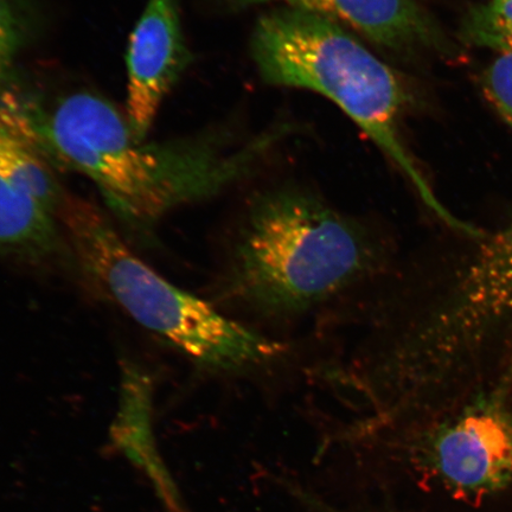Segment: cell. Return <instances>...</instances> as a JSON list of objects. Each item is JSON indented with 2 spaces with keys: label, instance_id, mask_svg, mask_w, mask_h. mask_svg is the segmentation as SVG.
Masks as SVG:
<instances>
[{
  "label": "cell",
  "instance_id": "obj_1",
  "mask_svg": "<svg viewBox=\"0 0 512 512\" xmlns=\"http://www.w3.org/2000/svg\"><path fill=\"white\" fill-rule=\"evenodd\" d=\"M19 128L51 164L79 172L98 187L119 219L137 232L172 209L209 200L261 169L297 133L283 121L249 139L228 128L168 143H146L126 115L102 96L75 92L44 110L15 95Z\"/></svg>",
  "mask_w": 512,
  "mask_h": 512
},
{
  "label": "cell",
  "instance_id": "obj_2",
  "mask_svg": "<svg viewBox=\"0 0 512 512\" xmlns=\"http://www.w3.org/2000/svg\"><path fill=\"white\" fill-rule=\"evenodd\" d=\"M387 247L312 191L266 190L248 203L230 239L220 296L256 318H297L379 273Z\"/></svg>",
  "mask_w": 512,
  "mask_h": 512
},
{
  "label": "cell",
  "instance_id": "obj_3",
  "mask_svg": "<svg viewBox=\"0 0 512 512\" xmlns=\"http://www.w3.org/2000/svg\"><path fill=\"white\" fill-rule=\"evenodd\" d=\"M252 57L268 85L324 96L361 127L440 219L470 236L479 230L448 213L434 196L401 136L413 96L398 70L342 25L304 10L281 8L256 23Z\"/></svg>",
  "mask_w": 512,
  "mask_h": 512
},
{
  "label": "cell",
  "instance_id": "obj_4",
  "mask_svg": "<svg viewBox=\"0 0 512 512\" xmlns=\"http://www.w3.org/2000/svg\"><path fill=\"white\" fill-rule=\"evenodd\" d=\"M60 222L87 277L134 322L201 368L238 373L266 366L285 351L145 264L92 203L68 195Z\"/></svg>",
  "mask_w": 512,
  "mask_h": 512
},
{
  "label": "cell",
  "instance_id": "obj_5",
  "mask_svg": "<svg viewBox=\"0 0 512 512\" xmlns=\"http://www.w3.org/2000/svg\"><path fill=\"white\" fill-rule=\"evenodd\" d=\"M347 437L384 459L430 467L464 497H483L512 482V413L502 399L480 400L457 418L420 433L369 416Z\"/></svg>",
  "mask_w": 512,
  "mask_h": 512
},
{
  "label": "cell",
  "instance_id": "obj_6",
  "mask_svg": "<svg viewBox=\"0 0 512 512\" xmlns=\"http://www.w3.org/2000/svg\"><path fill=\"white\" fill-rule=\"evenodd\" d=\"M178 0H147L126 56V119L146 139L166 96L189 67Z\"/></svg>",
  "mask_w": 512,
  "mask_h": 512
},
{
  "label": "cell",
  "instance_id": "obj_7",
  "mask_svg": "<svg viewBox=\"0 0 512 512\" xmlns=\"http://www.w3.org/2000/svg\"><path fill=\"white\" fill-rule=\"evenodd\" d=\"M272 2L328 18L401 57L450 49L438 24L414 0H229L238 10Z\"/></svg>",
  "mask_w": 512,
  "mask_h": 512
},
{
  "label": "cell",
  "instance_id": "obj_8",
  "mask_svg": "<svg viewBox=\"0 0 512 512\" xmlns=\"http://www.w3.org/2000/svg\"><path fill=\"white\" fill-rule=\"evenodd\" d=\"M121 389L111 435L113 447L150 480L166 512H188L153 438L150 380L139 369L126 368Z\"/></svg>",
  "mask_w": 512,
  "mask_h": 512
},
{
  "label": "cell",
  "instance_id": "obj_9",
  "mask_svg": "<svg viewBox=\"0 0 512 512\" xmlns=\"http://www.w3.org/2000/svg\"><path fill=\"white\" fill-rule=\"evenodd\" d=\"M59 217L0 175V253L42 264L67 242Z\"/></svg>",
  "mask_w": 512,
  "mask_h": 512
},
{
  "label": "cell",
  "instance_id": "obj_10",
  "mask_svg": "<svg viewBox=\"0 0 512 512\" xmlns=\"http://www.w3.org/2000/svg\"><path fill=\"white\" fill-rule=\"evenodd\" d=\"M467 42L512 54V0H494L470 11L464 21Z\"/></svg>",
  "mask_w": 512,
  "mask_h": 512
},
{
  "label": "cell",
  "instance_id": "obj_11",
  "mask_svg": "<svg viewBox=\"0 0 512 512\" xmlns=\"http://www.w3.org/2000/svg\"><path fill=\"white\" fill-rule=\"evenodd\" d=\"M30 17L19 0H0V85L28 43Z\"/></svg>",
  "mask_w": 512,
  "mask_h": 512
},
{
  "label": "cell",
  "instance_id": "obj_12",
  "mask_svg": "<svg viewBox=\"0 0 512 512\" xmlns=\"http://www.w3.org/2000/svg\"><path fill=\"white\" fill-rule=\"evenodd\" d=\"M486 96L512 127V54H504L486 69L483 79Z\"/></svg>",
  "mask_w": 512,
  "mask_h": 512
},
{
  "label": "cell",
  "instance_id": "obj_13",
  "mask_svg": "<svg viewBox=\"0 0 512 512\" xmlns=\"http://www.w3.org/2000/svg\"><path fill=\"white\" fill-rule=\"evenodd\" d=\"M280 484H284L288 494L294 498V501L298 502L300 508L305 512H344L331 507V505L324 502L323 499L311 494V492L306 491L298 484L288 482L286 479L280 480Z\"/></svg>",
  "mask_w": 512,
  "mask_h": 512
}]
</instances>
